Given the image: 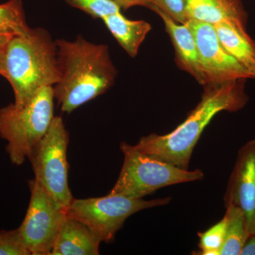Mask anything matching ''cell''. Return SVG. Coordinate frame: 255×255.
Instances as JSON below:
<instances>
[{
    "mask_svg": "<svg viewBox=\"0 0 255 255\" xmlns=\"http://www.w3.org/2000/svg\"><path fill=\"white\" fill-rule=\"evenodd\" d=\"M59 82L54 98L62 112L70 114L113 86L117 71L109 47L78 36L74 41H55Z\"/></svg>",
    "mask_w": 255,
    "mask_h": 255,
    "instance_id": "1",
    "label": "cell"
},
{
    "mask_svg": "<svg viewBox=\"0 0 255 255\" xmlns=\"http://www.w3.org/2000/svg\"><path fill=\"white\" fill-rule=\"evenodd\" d=\"M68 132L63 119L55 117L44 137L31 151V162L38 184L62 209L73 200L69 187Z\"/></svg>",
    "mask_w": 255,
    "mask_h": 255,
    "instance_id": "6",
    "label": "cell"
},
{
    "mask_svg": "<svg viewBox=\"0 0 255 255\" xmlns=\"http://www.w3.org/2000/svg\"><path fill=\"white\" fill-rule=\"evenodd\" d=\"M0 29L14 36L25 35L31 31L21 0H9L0 4Z\"/></svg>",
    "mask_w": 255,
    "mask_h": 255,
    "instance_id": "17",
    "label": "cell"
},
{
    "mask_svg": "<svg viewBox=\"0 0 255 255\" xmlns=\"http://www.w3.org/2000/svg\"><path fill=\"white\" fill-rule=\"evenodd\" d=\"M31 199L18 227L31 255H50L66 211L60 208L36 179L29 181Z\"/></svg>",
    "mask_w": 255,
    "mask_h": 255,
    "instance_id": "8",
    "label": "cell"
},
{
    "mask_svg": "<svg viewBox=\"0 0 255 255\" xmlns=\"http://www.w3.org/2000/svg\"><path fill=\"white\" fill-rule=\"evenodd\" d=\"M226 232V219H223L219 223L204 233L198 234L199 238V251L197 255H220L223 245Z\"/></svg>",
    "mask_w": 255,
    "mask_h": 255,
    "instance_id": "18",
    "label": "cell"
},
{
    "mask_svg": "<svg viewBox=\"0 0 255 255\" xmlns=\"http://www.w3.org/2000/svg\"><path fill=\"white\" fill-rule=\"evenodd\" d=\"M102 21L119 45L132 58L136 56L140 46L152 28L147 21L128 19L121 11L106 16Z\"/></svg>",
    "mask_w": 255,
    "mask_h": 255,
    "instance_id": "15",
    "label": "cell"
},
{
    "mask_svg": "<svg viewBox=\"0 0 255 255\" xmlns=\"http://www.w3.org/2000/svg\"><path fill=\"white\" fill-rule=\"evenodd\" d=\"M245 81L206 85L200 102L179 127L164 135L142 137L134 147L159 160L189 169L194 147L215 116L223 111L237 112L246 106L248 97Z\"/></svg>",
    "mask_w": 255,
    "mask_h": 255,
    "instance_id": "2",
    "label": "cell"
},
{
    "mask_svg": "<svg viewBox=\"0 0 255 255\" xmlns=\"http://www.w3.org/2000/svg\"><path fill=\"white\" fill-rule=\"evenodd\" d=\"M120 148L123 166L110 194L142 199L161 188L201 180L204 177L201 169L180 168L142 153L126 142L121 143Z\"/></svg>",
    "mask_w": 255,
    "mask_h": 255,
    "instance_id": "5",
    "label": "cell"
},
{
    "mask_svg": "<svg viewBox=\"0 0 255 255\" xmlns=\"http://www.w3.org/2000/svg\"><path fill=\"white\" fill-rule=\"evenodd\" d=\"M224 201L226 205L232 204L243 211L250 235L255 234V140L238 151Z\"/></svg>",
    "mask_w": 255,
    "mask_h": 255,
    "instance_id": "10",
    "label": "cell"
},
{
    "mask_svg": "<svg viewBox=\"0 0 255 255\" xmlns=\"http://www.w3.org/2000/svg\"><path fill=\"white\" fill-rule=\"evenodd\" d=\"M188 21L216 24L232 21L246 25V13L240 0H184Z\"/></svg>",
    "mask_w": 255,
    "mask_h": 255,
    "instance_id": "13",
    "label": "cell"
},
{
    "mask_svg": "<svg viewBox=\"0 0 255 255\" xmlns=\"http://www.w3.org/2000/svg\"><path fill=\"white\" fill-rule=\"evenodd\" d=\"M242 255H255V234L250 236L242 249Z\"/></svg>",
    "mask_w": 255,
    "mask_h": 255,
    "instance_id": "23",
    "label": "cell"
},
{
    "mask_svg": "<svg viewBox=\"0 0 255 255\" xmlns=\"http://www.w3.org/2000/svg\"><path fill=\"white\" fill-rule=\"evenodd\" d=\"M14 95V105L23 107L43 87H53L60 73L57 47L48 31L31 28L11 37L4 47V75Z\"/></svg>",
    "mask_w": 255,
    "mask_h": 255,
    "instance_id": "3",
    "label": "cell"
},
{
    "mask_svg": "<svg viewBox=\"0 0 255 255\" xmlns=\"http://www.w3.org/2000/svg\"><path fill=\"white\" fill-rule=\"evenodd\" d=\"M116 3L121 9H127L135 6H142L151 8L154 6L152 0H112Z\"/></svg>",
    "mask_w": 255,
    "mask_h": 255,
    "instance_id": "22",
    "label": "cell"
},
{
    "mask_svg": "<svg viewBox=\"0 0 255 255\" xmlns=\"http://www.w3.org/2000/svg\"><path fill=\"white\" fill-rule=\"evenodd\" d=\"M171 198L145 201L109 194L103 197L73 199L66 214L92 230L102 243L113 241L128 218L142 210L166 205Z\"/></svg>",
    "mask_w": 255,
    "mask_h": 255,
    "instance_id": "7",
    "label": "cell"
},
{
    "mask_svg": "<svg viewBox=\"0 0 255 255\" xmlns=\"http://www.w3.org/2000/svg\"><path fill=\"white\" fill-rule=\"evenodd\" d=\"M151 9L163 21L166 31L173 44L178 66L194 77L200 85L205 86V77L201 68L195 38L187 23H177L155 6Z\"/></svg>",
    "mask_w": 255,
    "mask_h": 255,
    "instance_id": "11",
    "label": "cell"
},
{
    "mask_svg": "<svg viewBox=\"0 0 255 255\" xmlns=\"http://www.w3.org/2000/svg\"><path fill=\"white\" fill-rule=\"evenodd\" d=\"M14 35L0 29V48H4Z\"/></svg>",
    "mask_w": 255,
    "mask_h": 255,
    "instance_id": "24",
    "label": "cell"
},
{
    "mask_svg": "<svg viewBox=\"0 0 255 255\" xmlns=\"http://www.w3.org/2000/svg\"><path fill=\"white\" fill-rule=\"evenodd\" d=\"M0 255H31L23 243L18 228L0 231Z\"/></svg>",
    "mask_w": 255,
    "mask_h": 255,
    "instance_id": "20",
    "label": "cell"
},
{
    "mask_svg": "<svg viewBox=\"0 0 255 255\" xmlns=\"http://www.w3.org/2000/svg\"><path fill=\"white\" fill-rule=\"evenodd\" d=\"M4 75V48H0V75Z\"/></svg>",
    "mask_w": 255,
    "mask_h": 255,
    "instance_id": "25",
    "label": "cell"
},
{
    "mask_svg": "<svg viewBox=\"0 0 255 255\" xmlns=\"http://www.w3.org/2000/svg\"><path fill=\"white\" fill-rule=\"evenodd\" d=\"M214 26L225 49L246 68L255 80V42L247 33L246 25L225 21Z\"/></svg>",
    "mask_w": 255,
    "mask_h": 255,
    "instance_id": "14",
    "label": "cell"
},
{
    "mask_svg": "<svg viewBox=\"0 0 255 255\" xmlns=\"http://www.w3.org/2000/svg\"><path fill=\"white\" fill-rule=\"evenodd\" d=\"M74 7L85 11L94 18L103 19L106 16L120 12L121 8L112 0H65Z\"/></svg>",
    "mask_w": 255,
    "mask_h": 255,
    "instance_id": "19",
    "label": "cell"
},
{
    "mask_svg": "<svg viewBox=\"0 0 255 255\" xmlns=\"http://www.w3.org/2000/svg\"><path fill=\"white\" fill-rule=\"evenodd\" d=\"M154 6L179 23L188 21L184 0H152Z\"/></svg>",
    "mask_w": 255,
    "mask_h": 255,
    "instance_id": "21",
    "label": "cell"
},
{
    "mask_svg": "<svg viewBox=\"0 0 255 255\" xmlns=\"http://www.w3.org/2000/svg\"><path fill=\"white\" fill-rule=\"evenodd\" d=\"M101 243L86 225L66 214L50 255H98Z\"/></svg>",
    "mask_w": 255,
    "mask_h": 255,
    "instance_id": "12",
    "label": "cell"
},
{
    "mask_svg": "<svg viewBox=\"0 0 255 255\" xmlns=\"http://www.w3.org/2000/svg\"><path fill=\"white\" fill-rule=\"evenodd\" d=\"M187 23L195 38L206 85L254 79L253 75L225 49L214 25L194 20H189Z\"/></svg>",
    "mask_w": 255,
    "mask_h": 255,
    "instance_id": "9",
    "label": "cell"
},
{
    "mask_svg": "<svg viewBox=\"0 0 255 255\" xmlns=\"http://www.w3.org/2000/svg\"><path fill=\"white\" fill-rule=\"evenodd\" d=\"M226 206V238L220 255H239L251 235L243 211L232 204Z\"/></svg>",
    "mask_w": 255,
    "mask_h": 255,
    "instance_id": "16",
    "label": "cell"
},
{
    "mask_svg": "<svg viewBox=\"0 0 255 255\" xmlns=\"http://www.w3.org/2000/svg\"><path fill=\"white\" fill-rule=\"evenodd\" d=\"M53 87L42 88L26 105L0 110V137L11 163L21 165L44 137L54 119Z\"/></svg>",
    "mask_w": 255,
    "mask_h": 255,
    "instance_id": "4",
    "label": "cell"
}]
</instances>
